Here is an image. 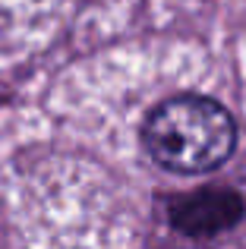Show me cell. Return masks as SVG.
I'll list each match as a JSON object with an SVG mask.
<instances>
[{
    "label": "cell",
    "instance_id": "obj_2",
    "mask_svg": "<svg viewBox=\"0 0 246 249\" xmlns=\"http://www.w3.org/2000/svg\"><path fill=\"white\" fill-rule=\"evenodd\" d=\"M243 214H246L243 196L228 186H209V189H199V193L180 196L167 208L174 231H180L183 237H199V240L234 227Z\"/></svg>",
    "mask_w": 246,
    "mask_h": 249
},
{
    "label": "cell",
    "instance_id": "obj_1",
    "mask_svg": "<svg viewBox=\"0 0 246 249\" xmlns=\"http://www.w3.org/2000/svg\"><path fill=\"white\" fill-rule=\"evenodd\" d=\"M142 145L171 174H209L237 148V123L224 104L202 95L161 101L142 126Z\"/></svg>",
    "mask_w": 246,
    "mask_h": 249
}]
</instances>
